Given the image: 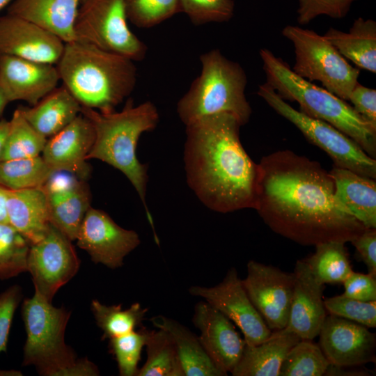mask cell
<instances>
[{"label": "cell", "mask_w": 376, "mask_h": 376, "mask_svg": "<svg viewBox=\"0 0 376 376\" xmlns=\"http://www.w3.org/2000/svg\"><path fill=\"white\" fill-rule=\"evenodd\" d=\"M256 210L274 233L303 246L350 242L366 228L335 197L329 173L290 150L264 156Z\"/></svg>", "instance_id": "6da1fadb"}, {"label": "cell", "mask_w": 376, "mask_h": 376, "mask_svg": "<svg viewBox=\"0 0 376 376\" xmlns=\"http://www.w3.org/2000/svg\"><path fill=\"white\" fill-rule=\"evenodd\" d=\"M185 126L187 182L198 198L221 213L256 210L260 169L242 145L238 119L221 113Z\"/></svg>", "instance_id": "7a4b0ae2"}, {"label": "cell", "mask_w": 376, "mask_h": 376, "mask_svg": "<svg viewBox=\"0 0 376 376\" xmlns=\"http://www.w3.org/2000/svg\"><path fill=\"white\" fill-rule=\"evenodd\" d=\"M56 67L81 106L101 113L114 111L136 83L134 61L77 40L65 43Z\"/></svg>", "instance_id": "3957f363"}, {"label": "cell", "mask_w": 376, "mask_h": 376, "mask_svg": "<svg viewBox=\"0 0 376 376\" xmlns=\"http://www.w3.org/2000/svg\"><path fill=\"white\" fill-rule=\"evenodd\" d=\"M81 113L91 121L95 131L86 159L101 160L121 171L136 191L152 226L146 203L147 166L139 161L136 150L141 135L153 130L158 124L156 106L150 101L134 106L130 100L120 111L105 113L81 107Z\"/></svg>", "instance_id": "277c9868"}, {"label": "cell", "mask_w": 376, "mask_h": 376, "mask_svg": "<svg viewBox=\"0 0 376 376\" xmlns=\"http://www.w3.org/2000/svg\"><path fill=\"white\" fill-rule=\"evenodd\" d=\"M266 84L284 100L297 102L300 111L323 120L354 140L368 155L376 157V127L345 100L297 74L270 50H260Z\"/></svg>", "instance_id": "5b68a950"}, {"label": "cell", "mask_w": 376, "mask_h": 376, "mask_svg": "<svg viewBox=\"0 0 376 376\" xmlns=\"http://www.w3.org/2000/svg\"><path fill=\"white\" fill-rule=\"evenodd\" d=\"M201 72L177 103L181 121L188 125L201 118L228 113L242 126L252 110L245 95L247 77L242 67L214 49L200 56Z\"/></svg>", "instance_id": "8992f818"}, {"label": "cell", "mask_w": 376, "mask_h": 376, "mask_svg": "<svg viewBox=\"0 0 376 376\" xmlns=\"http://www.w3.org/2000/svg\"><path fill=\"white\" fill-rule=\"evenodd\" d=\"M22 314L26 333L23 365L34 366L40 375L68 376L78 359L65 342L71 312L54 306L35 292L24 300Z\"/></svg>", "instance_id": "52a82bcc"}, {"label": "cell", "mask_w": 376, "mask_h": 376, "mask_svg": "<svg viewBox=\"0 0 376 376\" xmlns=\"http://www.w3.org/2000/svg\"><path fill=\"white\" fill-rule=\"evenodd\" d=\"M282 34L294 46L292 71L309 81H320L323 88L347 101L359 82V70L351 65L323 36L313 30L288 25Z\"/></svg>", "instance_id": "ba28073f"}, {"label": "cell", "mask_w": 376, "mask_h": 376, "mask_svg": "<svg viewBox=\"0 0 376 376\" xmlns=\"http://www.w3.org/2000/svg\"><path fill=\"white\" fill-rule=\"evenodd\" d=\"M257 94L278 114L292 123L308 141L324 151L334 166L376 178L375 159L346 134L323 120L295 109L266 83L259 86Z\"/></svg>", "instance_id": "9c48e42d"}, {"label": "cell", "mask_w": 376, "mask_h": 376, "mask_svg": "<svg viewBox=\"0 0 376 376\" xmlns=\"http://www.w3.org/2000/svg\"><path fill=\"white\" fill-rule=\"evenodd\" d=\"M74 31L76 40L134 61L143 60L147 52L129 27L124 0H80Z\"/></svg>", "instance_id": "30bf717a"}, {"label": "cell", "mask_w": 376, "mask_h": 376, "mask_svg": "<svg viewBox=\"0 0 376 376\" xmlns=\"http://www.w3.org/2000/svg\"><path fill=\"white\" fill-rule=\"evenodd\" d=\"M71 242L51 224L45 237L31 244L27 272L31 275L35 292L50 303L58 289L79 269L80 260Z\"/></svg>", "instance_id": "8fae6325"}, {"label": "cell", "mask_w": 376, "mask_h": 376, "mask_svg": "<svg viewBox=\"0 0 376 376\" xmlns=\"http://www.w3.org/2000/svg\"><path fill=\"white\" fill-rule=\"evenodd\" d=\"M190 295L201 297L220 311L242 331L246 345H254L266 340L272 334L249 298L235 267L213 287L192 285Z\"/></svg>", "instance_id": "7c38bea8"}, {"label": "cell", "mask_w": 376, "mask_h": 376, "mask_svg": "<svg viewBox=\"0 0 376 376\" xmlns=\"http://www.w3.org/2000/svg\"><path fill=\"white\" fill-rule=\"evenodd\" d=\"M242 281L249 298L267 327L272 331L285 328L294 290L293 272L249 260L247 275Z\"/></svg>", "instance_id": "4fadbf2b"}, {"label": "cell", "mask_w": 376, "mask_h": 376, "mask_svg": "<svg viewBox=\"0 0 376 376\" xmlns=\"http://www.w3.org/2000/svg\"><path fill=\"white\" fill-rule=\"evenodd\" d=\"M75 240L93 263L110 269L122 267L125 257L141 242L136 232L122 228L107 213L92 207L86 212Z\"/></svg>", "instance_id": "5bb4252c"}, {"label": "cell", "mask_w": 376, "mask_h": 376, "mask_svg": "<svg viewBox=\"0 0 376 376\" xmlns=\"http://www.w3.org/2000/svg\"><path fill=\"white\" fill-rule=\"evenodd\" d=\"M318 336L329 364L356 366L375 362L376 336L362 324L329 314Z\"/></svg>", "instance_id": "9a60e30c"}, {"label": "cell", "mask_w": 376, "mask_h": 376, "mask_svg": "<svg viewBox=\"0 0 376 376\" xmlns=\"http://www.w3.org/2000/svg\"><path fill=\"white\" fill-rule=\"evenodd\" d=\"M42 188L51 224L69 240H75L91 207V195L86 180L65 171H55Z\"/></svg>", "instance_id": "2e32d148"}, {"label": "cell", "mask_w": 376, "mask_h": 376, "mask_svg": "<svg viewBox=\"0 0 376 376\" xmlns=\"http://www.w3.org/2000/svg\"><path fill=\"white\" fill-rule=\"evenodd\" d=\"M192 322L200 332L198 337L205 352L228 375L242 357L244 339L227 317L205 301L195 305Z\"/></svg>", "instance_id": "e0dca14e"}, {"label": "cell", "mask_w": 376, "mask_h": 376, "mask_svg": "<svg viewBox=\"0 0 376 376\" xmlns=\"http://www.w3.org/2000/svg\"><path fill=\"white\" fill-rule=\"evenodd\" d=\"M60 81L54 64L0 54V88L9 102L36 104Z\"/></svg>", "instance_id": "ac0fdd59"}, {"label": "cell", "mask_w": 376, "mask_h": 376, "mask_svg": "<svg viewBox=\"0 0 376 376\" xmlns=\"http://www.w3.org/2000/svg\"><path fill=\"white\" fill-rule=\"evenodd\" d=\"M94 140L92 123L80 113L63 130L47 139L41 156L54 171H65L86 180L91 173L86 156Z\"/></svg>", "instance_id": "d6986e66"}, {"label": "cell", "mask_w": 376, "mask_h": 376, "mask_svg": "<svg viewBox=\"0 0 376 376\" xmlns=\"http://www.w3.org/2000/svg\"><path fill=\"white\" fill-rule=\"evenodd\" d=\"M65 42L52 33L16 15L0 17V54L56 64Z\"/></svg>", "instance_id": "ffe728a7"}, {"label": "cell", "mask_w": 376, "mask_h": 376, "mask_svg": "<svg viewBox=\"0 0 376 376\" xmlns=\"http://www.w3.org/2000/svg\"><path fill=\"white\" fill-rule=\"evenodd\" d=\"M294 290L286 328L301 339L313 340L318 336L326 318L323 292L304 260L296 262Z\"/></svg>", "instance_id": "44dd1931"}, {"label": "cell", "mask_w": 376, "mask_h": 376, "mask_svg": "<svg viewBox=\"0 0 376 376\" xmlns=\"http://www.w3.org/2000/svg\"><path fill=\"white\" fill-rule=\"evenodd\" d=\"M80 0H13L7 13L26 19L65 43L76 40L74 26Z\"/></svg>", "instance_id": "7402d4cb"}, {"label": "cell", "mask_w": 376, "mask_h": 376, "mask_svg": "<svg viewBox=\"0 0 376 376\" xmlns=\"http://www.w3.org/2000/svg\"><path fill=\"white\" fill-rule=\"evenodd\" d=\"M8 223L30 243L42 240L50 226L47 201L42 187L7 191Z\"/></svg>", "instance_id": "603a6c76"}, {"label": "cell", "mask_w": 376, "mask_h": 376, "mask_svg": "<svg viewBox=\"0 0 376 376\" xmlns=\"http://www.w3.org/2000/svg\"><path fill=\"white\" fill-rule=\"evenodd\" d=\"M329 173L336 200L366 228H376L375 179L335 166Z\"/></svg>", "instance_id": "cb8c5ba5"}, {"label": "cell", "mask_w": 376, "mask_h": 376, "mask_svg": "<svg viewBox=\"0 0 376 376\" xmlns=\"http://www.w3.org/2000/svg\"><path fill=\"white\" fill-rule=\"evenodd\" d=\"M299 340L296 334L285 327L272 331L259 344H246L230 373L233 376H279L285 355Z\"/></svg>", "instance_id": "d4e9b609"}, {"label": "cell", "mask_w": 376, "mask_h": 376, "mask_svg": "<svg viewBox=\"0 0 376 376\" xmlns=\"http://www.w3.org/2000/svg\"><path fill=\"white\" fill-rule=\"evenodd\" d=\"M19 108L30 125L48 139L75 120L81 113V106L62 85L36 104Z\"/></svg>", "instance_id": "484cf974"}, {"label": "cell", "mask_w": 376, "mask_h": 376, "mask_svg": "<svg viewBox=\"0 0 376 376\" xmlns=\"http://www.w3.org/2000/svg\"><path fill=\"white\" fill-rule=\"evenodd\" d=\"M359 68L376 72V22L358 17L348 32L330 28L323 36Z\"/></svg>", "instance_id": "4316f807"}, {"label": "cell", "mask_w": 376, "mask_h": 376, "mask_svg": "<svg viewBox=\"0 0 376 376\" xmlns=\"http://www.w3.org/2000/svg\"><path fill=\"white\" fill-rule=\"evenodd\" d=\"M152 324L171 336L185 376L227 375L212 362L200 343L198 337L188 328L172 318L159 315L150 319Z\"/></svg>", "instance_id": "83f0119b"}, {"label": "cell", "mask_w": 376, "mask_h": 376, "mask_svg": "<svg viewBox=\"0 0 376 376\" xmlns=\"http://www.w3.org/2000/svg\"><path fill=\"white\" fill-rule=\"evenodd\" d=\"M345 242H329L315 246V252L304 259L321 284L343 283L353 271Z\"/></svg>", "instance_id": "f1b7e54d"}, {"label": "cell", "mask_w": 376, "mask_h": 376, "mask_svg": "<svg viewBox=\"0 0 376 376\" xmlns=\"http://www.w3.org/2000/svg\"><path fill=\"white\" fill-rule=\"evenodd\" d=\"M147 358L136 376H185L175 343L166 331H148Z\"/></svg>", "instance_id": "f546056e"}, {"label": "cell", "mask_w": 376, "mask_h": 376, "mask_svg": "<svg viewBox=\"0 0 376 376\" xmlns=\"http://www.w3.org/2000/svg\"><path fill=\"white\" fill-rule=\"evenodd\" d=\"M55 171L41 155L0 161V185L8 190L42 187Z\"/></svg>", "instance_id": "4dcf8cb0"}, {"label": "cell", "mask_w": 376, "mask_h": 376, "mask_svg": "<svg viewBox=\"0 0 376 376\" xmlns=\"http://www.w3.org/2000/svg\"><path fill=\"white\" fill-rule=\"evenodd\" d=\"M47 138L35 130L18 107L9 120V127L1 161L40 155Z\"/></svg>", "instance_id": "1f68e13d"}, {"label": "cell", "mask_w": 376, "mask_h": 376, "mask_svg": "<svg viewBox=\"0 0 376 376\" xmlns=\"http://www.w3.org/2000/svg\"><path fill=\"white\" fill-rule=\"evenodd\" d=\"M91 308L97 325L103 332L102 340L118 337L141 325L148 308L136 302L125 310L122 305H105L92 300Z\"/></svg>", "instance_id": "d6a6232c"}, {"label": "cell", "mask_w": 376, "mask_h": 376, "mask_svg": "<svg viewBox=\"0 0 376 376\" xmlns=\"http://www.w3.org/2000/svg\"><path fill=\"white\" fill-rule=\"evenodd\" d=\"M329 366L319 345L301 339L285 355L279 376H322Z\"/></svg>", "instance_id": "836d02e7"}, {"label": "cell", "mask_w": 376, "mask_h": 376, "mask_svg": "<svg viewBox=\"0 0 376 376\" xmlns=\"http://www.w3.org/2000/svg\"><path fill=\"white\" fill-rule=\"evenodd\" d=\"M31 243L10 224H0V279L27 272Z\"/></svg>", "instance_id": "e575fe53"}, {"label": "cell", "mask_w": 376, "mask_h": 376, "mask_svg": "<svg viewBox=\"0 0 376 376\" xmlns=\"http://www.w3.org/2000/svg\"><path fill=\"white\" fill-rule=\"evenodd\" d=\"M128 21L139 28L155 26L181 12L179 0H124Z\"/></svg>", "instance_id": "d590c367"}, {"label": "cell", "mask_w": 376, "mask_h": 376, "mask_svg": "<svg viewBox=\"0 0 376 376\" xmlns=\"http://www.w3.org/2000/svg\"><path fill=\"white\" fill-rule=\"evenodd\" d=\"M148 330L143 328L109 339V347L117 361L121 376H136L141 353L146 345Z\"/></svg>", "instance_id": "8d00e7d4"}, {"label": "cell", "mask_w": 376, "mask_h": 376, "mask_svg": "<svg viewBox=\"0 0 376 376\" xmlns=\"http://www.w3.org/2000/svg\"><path fill=\"white\" fill-rule=\"evenodd\" d=\"M324 304L329 314L355 322L368 329L376 327V301H363L340 295L324 299Z\"/></svg>", "instance_id": "74e56055"}, {"label": "cell", "mask_w": 376, "mask_h": 376, "mask_svg": "<svg viewBox=\"0 0 376 376\" xmlns=\"http://www.w3.org/2000/svg\"><path fill=\"white\" fill-rule=\"evenodd\" d=\"M181 12L195 25L230 20L235 12L233 0H179Z\"/></svg>", "instance_id": "f35d334b"}, {"label": "cell", "mask_w": 376, "mask_h": 376, "mask_svg": "<svg viewBox=\"0 0 376 376\" xmlns=\"http://www.w3.org/2000/svg\"><path fill=\"white\" fill-rule=\"evenodd\" d=\"M355 0H299L297 22L306 24L315 18L326 15L341 19L347 15Z\"/></svg>", "instance_id": "ab89813d"}, {"label": "cell", "mask_w": 376, "mask_h": 376, "mask_svg": "<svg viewBox=\"0 0 376 376\" xmlns=\"http://www.w3.org/2000/svg\"><path fill=\"white\" fill-rule=\"evenodd\" d=\"M22 290L13 285L0 294V353L6 352L8 336L15 311L22 299ZM17 371L0 370V375H21Z\"/></svg>", "instance_id": "60d3db41"}, {"label": "cell", "mask_w": 376, "mask_h": 376, "mask_svg": "<svg viewBox=\"0 0 376 376\" xmlns=\"http://www.w3.org/2000/svg\"><path fill=\"white\" fill-rule=\"evenodd\" d=\"M343 284L345 296L363 301H376V275L352 271Z\"/></svg>", "instance_id": "b9f144b4"}, {"label": "cell", "mask_w": 376, "mask_h": 376, "mask_svg": "<svg viewBox=\"0 0 376 376\" xmlns=\"http://www.w3.org/2000/svg\"><path fill=\"white\" fill-rule=\"evenodd\" d=\"M348 100L356 112L376 127V90L359 82L351 91Z\"/></svg>", "instance_id": "7bdbcfd3"}, {"label": "cell", "mask_w": 376, "mask_h": 376, "mask_svg": "<svg viewBox=\"0 0 376 376\" xmlns=\"http://www.w3.org/2000/svg\"><path fill=\"white\" fill-rule=\"evenodd\" d=\"M350 242L366 265L368 272L376 275V228H366Z\"/></svg>", "instance_id": "ee69618b"}, {"label": "cell", "mask_w": 376, "mask_h": 376, "mask_svg": "<svg viewBox=\"0 0 376 376\" xmlns=\"http://www.w3.org/2000/svg\"><path fill=\"white\" fill-rule=\"evenodd\" d=\"M356 366H337L329 364L324 375H370V371Z\"/></svg>", "instance_id": "f6af8a7d"}, {"label": "cell", "mask_w": 376, "mask_h": 376, "mask_svg": "<svg viewBox=\"0 0 376 376\" xmlns=\"http://www.w3.org/2000/svg\"><path fill=\"white\" fill-rule=\"evenodd\" d=\"M7 191L6 188L0 185V224H9L6 207Z\"/></svg>", "instance_id": "bcb514c9"}, {"label": "cell", "mask_w": 376, "mask_h": 376, "mask_svg": "<svg viewBox=\"0 0 376 376\" xmlns=\"http://www.w3.org/2000/svg\"><path fill=\"white\" fill-rule=\"evenodd\" d=\"M9 127V120L1 119L0 120V161L4 147L6 136Z\"/></svg>", "instance_id": "7dc6e473"}, {"label": "cell", "mask_w": 376, "mask_h": 376, "mask_svg": "<svg viewBox=\"0 0 376 376\" xmlns=\"http://www.w3.org/2000/svg\"><path fill=\"white\" fill-rule=\"evenodd\" d=\"M8 103H9V101L8 100L3 92L0 88V115L3 113L6 105Z\"/></svg>", "instance_id": "c3c4849f"}, {"label": "cell", "mask_w": 376, "mask_h": 376, "mask_svg": "<svg viewBox=\"0 0 376 376\" xmlns=\"http://www.w3.org/2000/svg\"><path fill=\"white\" fill-rule=\"evenodd\" d=\"M13 0H0V10L8 6Z\"/></svg>", "instance_id": "681fc988"}]
</instances>
